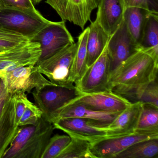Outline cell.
<instances>
[{
  "mask_svg": "<svg viewBox=\"0 0 158 158\" xmlns=\"http://www.w3.org/2000/svg\"><path fill=\"white\" fill-rule=\"evenodd\" d=\"M42 117V112L39 108L29 101L27 104L18 125L19 127L35 125Z\"/></svg>",
  "mask_w": 158,
  "mask_h": 158,
  "instance_id": "cell-29",
  "label": "cell"
},
{
  "mask_svg": "<svg viewBox=\"0 0 158 158\" xmlns=\"http://www.w3.org/2000/svg\"><path fill=\"white\" fill-rule=\"evenodd\" d=\"M52 124L54 128L64 131L71 137L83 139L91 143L107 136V126L86 118H63L55 121Z\"/></svg>",
  "mask_w": 158,
  "mask_h": 158,
  "instance_id": "cell-9",
  "label": "cell"
},
{
  "mask_svg": "<svg viewBox=\"0 0 158 158\" xmlns=\"http://www.w3.org/2000/svg\"><path fill=\"white\" fill-rule=\"evenodd\" d=\"M3 52V51L0 50V52Z\"/></svg>",
  "mask_w": 158,
  "mask_h": 158,
  "instance_id": "cell-35",
  "label": "cell"
},
{
  "mask_svg": "<svg viewBox=\"0 0 158 158\" xmlns=\"http://www.w3.org/2000/svg\"><path fill=\"white\" fill-rule=\"evenodd\" d=\"M31 41L40 45L41 55L39 60L49 58L59 51L75 43L72 35L66 27L65 22H51L40 30Z\"/></svg>",
  "mask_w": 158,
  "mask_h": 158,
  "instance_id": "cell-6",
  "label": "cell"
},
{
  "mask_svg": "<svg viewBox=\"0 0 158 158\" xmlns=\"http://www.w3.org/2000/svg\"><path fill=\"white\" fill-rule=\"evenodd\" d=\"M0 6L34 13L39 12L35 8L32 0H0Z\"/></svg>",
  "mask_w": 158,
  "mask_h": 158,
  "instance_id": "cell-30",
  "label": "cell"
},
{
  "mask_svg": "<svg viewBox=\"0 0 158 158\" xmlns=\"http://www.w3.org/2000/svg\"><path fill=\"white\" fill-rule=\"evenodd\" d=\"M31 93L35 105L42 112V117L47 121L52 114L80 95L76 87L68 88L56 86H47Z\"/></svg>",
  "mask_w": 158,
  "mask_h": 158,
  "instance_id": "cell-8",
  "label": "cell"
},
{
  "mask_svg": "<svg viewBox=\"0 0 158 158\" xmlns=\"http://www.w3.org/2000/svg\"><path fill=\"white\" fill-rule=\"evenodd\" d=\"M20 127L16 123L12 94L7 92L6 100L0 116V158L15 138Z\"/></svg>",
  "mask_w": 158,
  "mask_h": 158,
  "instance_id": "cell-15",
  "label": "cell"
},
{
  "mask_svg": "<svg viewBox=\"0 0 158 158\" xmlns=\"http://www.w3.org/2000/svg\"><path fill=\"white\" fill-rule=\"evenodd\" d=\"M71 138L70 143L57 158H94L91 152L90 141L78 138Z\"/></svg>",
  "mask_w": 158,
  "mask_h": 158,
  "instance_id": "cell-26",
  "label": "cell"
},
{
  "mask_svg": "<svg viewBox=\"0 0 158 158\" xmlns=\"http://www.w3.org/2000/svg\"><path fill=\"white\" fill-rule=\"evenodd\" d=\"M40 55V45L32 41L0 52V72H10L18 67L35 65Z\"/></svg>",
  "mask_w": 158,
  "mask_h": 158,
  "instance_id": "cell-10",
  "label": "cell"
},
{
  "mask_svg": "<svg viewBox=\"0 0 158 158\" xmlns=\"http://www.w3.org/2000/svg\"><path fill=\"white\" fill-rule=\"evenodd\" d=\"M110 73L107 44L99 57L87 68L82 77L75 84V86L80 94L111 91L108 82Z\"/></svg>",
  "mask_w": 158,
  "mask_h": 158,
  "instance_id": "cell-5",
  "label": "cell"
},
{
  "mask_svg": "<svg viewBox=\"0 0 158 158\" xmlns=\"http://www.w3.org/2000/svg\"><path fill=\"white\" fill-rule=\"evenodd\" d=\"M151 13L152 12L137 7H129L125 10L124 22L132 40L139 48L147 19Z\"/></svg>",
  "mask_w": 158,
  "mask_h": 158,
  "instance_id": "cell-21",
  "label": "cell"
},
{
  "mask_svg": "<svg viewBox=\"0 0 158 158\" xmlns=\"http://www.w3.org/2000/svg\"><path fill=\"white\" fill-rule=\"evenodd\" d=\"M96 20L111 36L123 20L125 8L122 0H100Z\"/></svg>",
  "mask_w": 158,
  "mask_h": 158,
  "instance_id": "cell-14",
  "label": "cell"
},
{
  "mask_svg": "<svg viewBox=\"0 0 158 158\" xmlns=\"http://www.w3.org/2000/svg\"><path fill=\"white\" fill-rule=\"evenodd\" d=\"M158 138L137 142L116 155L115 158H157Z\"/></svg>",
  "mask_w": 158,
  "mask_h": 158,
  "instance_id": "cell-23",
  "label": "cell"
},
{
  "mask_svg": "<svg viewBox=\"0 0 158 158\" xmlns=\"http://www.w3.org/2000/svg\"><path fill=\"white\" fill-rule=\"evenodd\" d=\"M71 140V137L56 134L51 136L41 158H57Z\"/></svg>",
  "mask_w": 158,
  "mask_h": 158,
  "instance_id": "cell-27",
  "label": "cell"
},
{
  "mask_svg": "<svg viewBox=\"0 0 158 158\" xmlns=\"http://www.w3.org/2000/svg\"><path fill=\"white\" fill-rule=\"evenodd\" d=\"M139 46V49L148 51L158 55V14H150Z\"/></svg>",
  "mask_w": 158,
  "mask_h": 158,
  "instance_id": "cell-24",
  "label": "cell"
},
{
  "mask_svg": "<svg viewBox=\"0 0 158 158\" xmlns=\"http://www.w3.org/2000/svg\"><path fill=\"white\" fill-rule=\"evenodd\" d=\"M89 33L88 27L79 35L77 48L74 59L73 76L74 85L82 77L87 68V41Z\"/></svg>",
  "mask_w": 158,
  "mask_h": 158,
  "instance_id": "cell-25",
  "label": "cell"
},
{
  "mask_svg": "<svg viewBox=\"0 0 158 158\" xmlns=\"http://www.w3.org/2000/svg\"><path fill=\"white\" fill-rule=\"evenodd\" d=\"M111 91L126 99L131 103L140 102L158 107L157 79L147 84L132 86H116Z\"/></svg>",
  "mask_w": 158,
  "mask_h": 158,
  "instance_id": "cell-18",
  "label": "cell"
},
{
  "mask_svg": "<svg viewBox=\"0 0 158 158\" xmlns=\"http://www.w3.org/2000/svg\"><path fill=\"white\" fill-rule=\"evenodd\" d=\"M77 42L62 49L49 58L39 60L36 68L56 86L75 88L73 76L74 59Z\"/></svg>",
  "mask_w": 158,
  "mask_h": 158,
  "instance_id": "cell-3",
  "label": "cell"
},
{
  "mask_svg": "<svg viewBox=\"0 0 158 158\" xmlns=\"http://www.w3.org/2000/svg\"><path fill=\"white\" fill-rule=\"evenodd\" d=\"M42 1H43V0H32L34 4H38V3H40L41 2H42Z\"/></svg>",
  "mask_w": 158,
  "mask_h": 158,
  "instance_id": "cell-34",
  "label": "cell"
},
{
  "mask_svg": "<svg viewBox=\"0 0 158 158\" xmlns=\"http://www.w3.org/2000/svg\"><path fill=\"white\" fill-rule=\"evenodd\" d=\"M35 65L18 67L10 72H0V78L7 92L12 95L19 92L31 93V75Z\"/></svg>",
  "mask_w": 158,
  "mask_h": 158,
  "instance_id": "cell-19",
  "label": "cell"
},
{
  "mask_svg": "<svg viewBox=\"0 0 158 158\" xmlns=\"http://www.w3.org/2000/svg\"><path fill=\"white\" fill-rule=\"evenodd\" d=\"M140 102L131 103L107 126L106 138L126 135L135 132L142 108Z\"/></svg>",
  "mask_w": 158,
  "mask_h": 158,
  "instance_id": "cell-17",
  "label": "cell"
},
{
  "mask_svg": "<svg viewBox=\"0 0 158 158\" xmlns=\"http://www.w3.org/2000/svg\"><path fill=\"white\" fill-rule=\"evenodd\" d=\"M158 55L139 49L121 63L110 74L109 86H132L150 83L157 79Z\"/></svg>",
  "mask_w": 158,
  "mask_h": 158,
  "instance_id": "cell-1",
  "label": "cell"
},
{
  "mask_svg": "<svg viewBox=\"0 0 158 158\" xmlns=\"http://www.w3.org/2000/svg\"><path fill=\"white\" fill-rule=\"evenodd\" d=\"M139 49L138 46L132 40L123 20L118 29L110 37L107 43L111 73Z\"/></svg>",
  "mask_w": 158,
  "mask_h": 158,
  "instance_id": "cell-13",
  "label": "cell"
},
{
  "mask_svg": "<svg viewBox=\"0 0 158 158\" xmlns=\"http://www.w3.org/2000/svg\"><path fill=\"white\" fill-rule=\"evenodd\" d=\"M131 102L112 91L80 94L68 104H78L93 110L105 112L120 113Z\"/></svg>",
  "mask_w": 158,
  "mask_h": 158,
  "instance_id": "cell-11",
  "label": "cell"
},
{
  "mask_svg": "<svg viewBox=\"0 0 158 158\" xmlns=\"http://www.w3.org/2000/svg\"><path fill=\"white\" fill-rule=\"evenodd\" d=\"M100 0H46L62 19L70 22L84 30L90 21L91 14L98 8Z\"/></svg>",
  "mask_w": 158,
  "mask_h": 158,
  "instance_id": "cell-7",
  "label": "cell"
},
{
  "mask_svg": "<svg viewBox=\"0 0 158 158\" xmlns=\"http://www.w3.org/2000/svg\"><path fill=\"white\" fill-rule=\"evenodd\" d=\"M87 41V66H90L102 53L110 37L96 20L89 27Z\"/></svg>",
  "mask_w": 158,
  "mask_h": 158,
  "instance_id": "cell-20",
  "label": "cell"
},
{
  "mask_svg": "<svg viewBox=\"0 0 158 158\" xmlns=\"http://www.w3.org/2000/svg\"><path fill=\"white\" fill-rule=\"evenodd\" d=\"M154 138H158V136L134 132L126 135L105 138L92 142L90 148L94 158H115L117 154L133 144Z\"/></svg>",
  "mask_w": 158,
  "mask_h": 158,
  "instance_id": "cell-12",
  "label": "cell"
},
{
  "mask_svg": "<svg viewBox=\"0 0 158 158\" xmlns=\"http://www.w3.org/2000/svg\"><path fill=\"white\" fill-rule=\"evenodd\" d=\"M15 104V120L16 123H19L20 119L24 111L26 106L29 100L27 98L26 93L19 92L13 94Z\"/></svg>",
  "mask_w": 158,
  "mask_h": 158,
  "instance_id": "cell-32",
  "label": "cell"
},
{
  "mask_svg": "<svg viewBox=\"0 0 158 158\" xmlns=\"http://www.w3.org/2000/svg\"><path fill=\"white\" fill-rule=\"evenodd\" d=\"M29 41L20 34L0 27V50H7Z\"/></svg>",
  "mask_w": 158,
  "mask_h": 158,
  "instance_id": "cell-28",
  "label": "cell"
},
{
  "mask_svg": "<svg viewBox=\"0 0 158 158\" xmlns=\"http://www.w3.org/2000/svg\"><path fill=\"white\" fill-rule=\"evenodd\" d=\"M135 132L158 136V107L151 104L142 103Z\"/></svg>",
  "mask_w": 158,
  "mask_h": 158,
  "instance_id": "cell-22",
  "label": "cell"
},
{
  "mask_svg": "<svg viewBox=\"0 0 158 158\" xmlns=\"http://www.w3.org/2000/svg\"><path fill=\"white\" fill-rule=\"evenodd\" d=\"M125 9L137 7L158 14V0H122Z\"/></svg>",
  "mask_w": 158,
  "mask_h": 158,
  "instance_id": "cell-31",
  "label": "cell"
},
{
  "mask_svg": "<svg viewBox=\"0 0 158 158\" xmlns=\"http://www.w3.org/2000/svg\"><path fill=\"white\" fill-rule=\"evenodd\" d=\"M120 113L98 111L90 110L81 104H68L52 114L48 121L52 124L60 119L79 117L94 120L107 126Z\"/></svg>",
  "mask_w": 158,
  "mask_h": 158,
  "instance_id": "cell-16",
  "label": "cell"
},
{
  "mask_svg": "<svg viewBox=\"0 0 158 158\" xmlns=\"http://www.w3.org/2000/svg\"><path fill=\"white\" fill-rule=\"evenodd\" d=\"M51 22L40 12L0 6V27L20 34L30 41Z\"/></svg>",
  "mask_w": 158,
  "mask_h": 158,
  "instance_id": "cell-4",
  "label": "cell"
},
{
  "mask_svg": "<svg viewBox=\"0 0 158 158\" xmlns=\"http://www.w3.org/2000/svg\"><path fill=\"white\" fill-rule=\"evenodd\" d=\"M5 89V85L2 80L0 78V98H1L2 95Z\"/></svg>",
  "mask_w": 158,
  "mask_h": 158,
  "instance_id": "cell-33",
  "label": "cell"
},
{
  "mask_svg": "<svg viewBox=\"0 0 158 158\" xmlns=\"http://www.w3.org/2000/svg\"><path fill=\"white\" fill-rule=\"evenodd\" d=\"M54 129L42 117L35 125L20 127L2 158H41Z\"/></svg>",
  "mask_w": 158,
  "mask_h": 158,
  "instance_id": "cell-2",
  "label": "cell"
}]
</instances>
